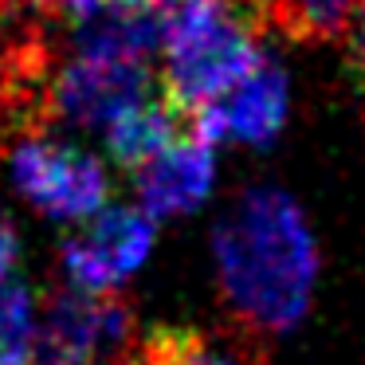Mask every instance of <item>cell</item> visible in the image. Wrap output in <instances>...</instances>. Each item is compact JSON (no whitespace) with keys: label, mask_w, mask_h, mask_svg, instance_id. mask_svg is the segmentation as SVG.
<instances>
[{"label":"cell","mask_w":365,"mask_h":365,"mask_svg":"<svg viewBox=\"0 0 365 365\" xmlns=\"http://www.w3.org/2000/svg\"><path fill=\"white\" fill-rule=\"evenodd\" d=\"M216 283L228 310L263 334H287L314 302L318 240L299 200L275 185L244 189L212 236Z\"/></svg>","instance_id":"cell-1"},{"label":"cell","mask_w":365,"mask_h":365,"mask_svg":"<svg viewBox=\"0 0 365 365\" xmlns=\"http://www.w3.org/2000/svg\"><path fill=\"white\" fill-rule=\"evenodd\" d=\"M259 12L255 0L165 4V36L158 56L165 98L181 114L216 103L259 59Z\"/></svg>","instance_id":"cell-2"},{"label":"cell","mask_w":365,"mask_h":365,"mask_svg":"<svg viewBox=\"0 0 365 365\" xmlns=\"http://www.w3.org/2000/svg\"><path fill=\"white\" fill-rule=\"evenodd\" d=\"M12 185L32 208L63 224L91 220L110 200V177L95 153L71 142L28 134L9 158Z\"/></svg>","instance_id":"cell-3"},{"label":"cell","mask_w":365,"mask_h":365,"mask_svg":"<svg viewBox=\"0 0 365 365\" xmlns=\"http://www.w3.org/2000/svg\"><path fill=\"white\" fill-rule=\"evenodd\" d=\"M138 341L130 302L118 294H51L36 326V365H95L126 361Z\"/></svg>","instance_id":"cell-4"},{"label":"cell","mask_w":365,"mask_h":365,"mask_svg":"<svg viewBox=\"0 0 365 365\" xmlns=\"http://www.w3.org/2000/svg\"><path fill=\"white\" fill-rule=\"evenodd\" d=\"M158 244V224L142 208L106 205L87 220L79 236H67L59 247V263L71 283V291L83 294H114Z\"/></svg>","instance_id":"cell-5"},{"label":"cell","mask_w":365,"mask_h":365,"mask_svg":"<svg viewBox=\"0 0 365 365\" xmlns=\"http://www.w3.org/2000/svg\"><path fill=\"white\" fill-rule=\"evenodd\" d=\"M153 95L150 63L71 56L43 91V114L71 130H106L122 110Z\"/></svg>","instance_id":"cell-6"},{"label":"cell","mask_w":365,"mask_h":365,"mask_svg":"<svg viewBox=\"0 0 365 365\" xmlns=\"http://www.w3.org/2000/svg\"><path fill=\"white\" fill-rule=\"evenodd\" d=\"M291 118V75L271 51H259L252 67L216 103L192 110V134L200 142L271 145Z\"/></svg>","instance_id":"cell-7"},{"label":"cell","mask_w":365,"mask_h":365,"mask_svg":"<svg viewBox=\"0 0 365 365\" xmlns=\"http://www.w3.org/2000/svg\"><path fill=\"white\" fill-rule=\"evenodd\" d=\"M138 208L150 220L197 212L216 189V153L197 134H177L161 153L134 169Z\"/></svg>","instance_id":"cell-8"},{"label":"cell","mask_w":365,"mask_h":365,"mask_svg":"<svg viewBox=\"0 0 365 365\" xmlns=\"http://www.w3.org/2000/svg\"><path fill=\"white\" fill-rule=\"evenodd\" d=\"M165 36V0H106L71 32L75 56L150 63Z\"/></svg>","instance_id":"cell-9"},{"label":"cell","mask_w":365,"mask_h":365,"mask_svg":"<svg viewBox=\"0 0 365 365\" xmlns=\"http://www.w3.org/2000/svg\"><path fill=\"white\" fill-rule=\"evenodd\" d=\"M181 130V110H177L169 98H142L138 106L122 110L110 126L103 130L106 134V153H110L114 165L122 169H138L161 153Z\"/></svg>","instance_id":"cell-10"},{"label":"cell","mask_w":365,"mask_h":365,"mask_svg":"<svg viewBox=\"0 0 365 365\" xmlns=\"http://www.w3.org/2000/svg\"><path fill=\"white\" fill-rule=\"evenodd\" d=\"M122 365H252V357L208 334L185 326H158L153 334L134 341Z\"/></svg>","instance_id":"cell-11"},{"label":"cell","mask_w":365,"mask_h":365,"mask_svg":"<svg viewBox=\"0 0 365 365\" xmlns=\"http://www.w3.org/2000/svg\"><path fill=\"white\" fill-rule=\"evenodd\" d=\"M36 291L20 279L0 283V365H36Z\"/></svg>","instance_id":"cell-12"},{"label":"cell","mask_w":365,"mask_h":365,"mask_svg":"<svg viewBox=\"0 0 365 365\" xmlns=\"http://www.w3.org/2000/svg\"><path fill=\"white\" fill-rule=\"evenodd\" d=\"M357 4L361 0H259V9L275 12L287 32L310 36V40L341 36L354 20Z\"/></svg>","instance_id":"cell-13"},{"label":"cell","mask_w":365,"mask_h":365,"mask_svg":"<svg viewBox=\"0 0 365 365\" xmlns=\"http://www.w3.org/2000/svg\"><path fill=\"white\" fill-rule=\"evenodd\" d=\"M36 12H43V16H63V20H87L95 16L98 9H103L106 0H28Z\"/></svg>","instance_id":"cell-14"},{"label":"cell","mask_w":365,"mask_h":365,"mask_svg":"<svg viewBox=\"0 0 365 365\" xmlns=\"http://www.w3.org/2000/svg\"><path fill=\"white\" fill-rule=\"evenodd\" d=\"M16 263H20V236H16L9 216H0V283L12 279Z\"/></svg>","instance_id":"cell-15"},{"label":"cell","mask_w":365,"mask_h":365,"mask_svg":"<svg viewBox=\"0 0 365 365\" xmlns=\"http://www.w3.org/2000/svg\"><path fill=\"white\" fill-rule=\"evenodd\" d=\"M346 32H349V48H354V63H357V71L365 75V0L357 4V12H354Z\"/></svg>","instance_id":"cell-16"}]
</instances>
